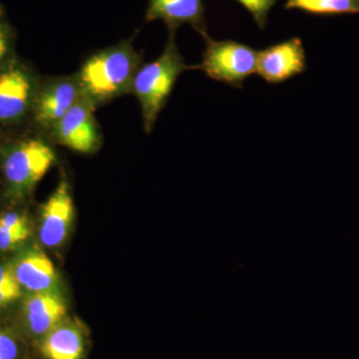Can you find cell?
Listing matches in <instances>:
<instances>
[{
    "instance_id": "cell-10",
    "label": "cell",
    "mask_w": 359,
    "mask_h": 359,
    "mask_svg": "<svg viewBox=\"0 0 359 359\" xmlns=\"http://www.w3.org/2000/svg\"><path fill=\"white\" fill-rule=\"evenodd\" d=\"M22 314L28 334L40 339L66 320L67 306L55 292H35L26 297Z\"/></svg>"
},
{
    "instance_id": "cell-2",
    "label": "cell",
    "mask_w": 359,
    "mask_h": 359,
    "mask_svg": "<svg viewBox=\"0 0 359 359\" xmlns=\"http://www.w3.org/2000/svg\"><path fill=\"white\" fill-rule=\"evenodd\" d=\"M199 69V65H187L176 44V32L169 30L162 54L147 65H142L135 75L131 94L141 106L142 120L146 133H152L160 113L171 96L182 73Z\"/></svg>"
},
{
    "instance_id": "cell-1",
    "label": "cell",
    "mask_w": 359,
    "mask_h": 359,
    "mask_svg": "<svg viewBox=\"0 0 359 359\" xmlns=\"http://www.w3.org/2000/svg\"><path fill=\"white\" fill-rule=\"evenodd\" d=\"M141 66L142 56L135 50L132 39L95 52L76 74L82 96L96 109L131 94L135 75Z\"/></svg>"
},
{
    "instance_id": "cell-12",
    "label": "cell",
    "mask_w": 359,
    "mask_h": 359,
    "mask_svg": "<svg viewBox=\"0 0 359 359\" xmlns=\"http://www.w3.org/2000/svg\"><path fill=\"white\" fill-rule=\"evenodd\" d=\"M11 266L21 287L32 294L55 292L57 273L51 259L41 250L34 248L25 250Z\"/></svg>"
},
{
    "instance_id": "cell-8",
    "label": "cell",
    "mask_w": 359,
    "mask_h": 359,
    "mask_svg": "<svg viewBox=\"0 0 359 359\" xmlns=\"http://www.w3.org/2000/svg\"><path fill=\"white\" fill-rule=\"evenodd\" d=\"M306 69V50L299 37L257 51V73L269 83H283Z\"/></svg>"
},
{
    "instance_id": "cell-13",
    "label": "cell",
    "mask_w": 359,
    "mask_h": 359,
    "mask_svg": "<svg viewBox=\"0 0 359 359\" xmlns=\"http://www.w3.org/2000/svg\"><path fill=\"white\" fill-rule=\"evenodd\" d=\"M39 353L44 359H84L86 335L83 328L65 320L39 339Z\"/></svg>"
},
{
    "instance_id": "cell-18",
    "label": "cell",
    "mask_w": 359,
    "mask_h": 359,
    "mask_svg": "<svg viewBox=\"0 0 359 359\" xmlns=\"http://www.w3.org/2000/svg\"><path fill=\"white\" fill-rule=\"evenodd\" d=\"M29 229H13L0 224V252L15 249L29 237Z\"/></svg>"
},
{
    "instance_id": "cell-15",
    "label": "cell",
    "mask_w": 359,
    "mask_h": 359,
    "mask_svg": "<svg viewBox=\"0 0 359 359\" xmlns=\"http://www.w3.org/2000/svg\"><path fill=\"white\" fill-rule=\"evenodd\" d=\"M21 285L11 264H0V306H6L18 299Z\"/></svg>"
},
{
    "instance_id": "cell-9",
    "label": "cell",
    "mask_w": 359,
    "mask_h": 359,
    "mask_svg": "<svg viewBox=\"0 0 359 359\" xmlns=\"http://www.w3.org/2000/svg\"><path fill=\"white\" fill-rule=\"evenodd\" d=\"M74 219V203L69 184L62 179L41 208L40 241L45 247L55 248L67 238Z\"/></svg>"
},
{
    "instance_id": "cell-7",
    "label": "cell",
    "mask_w": 359,
    "mask_h": 359,
    "mask_svg": "<svg viewBox=\"0 0 359 359\" xmlns=\"http://www.w3.org/2000/svg\"><path fill=\"white\" fill-rule=\"evenodd\" d=\"M39 86L32 73L13 63L0 69V122L14 123L32 109Z\"/></svg>"
},
{
    "instance_id": "cell-19",
    "label": "cell",
    "mask_w": 359,
    "mask_h": 359,
    "mask_svg": "<svg viewBox=\"0 0 359 359\" xmlns=\"http://www.w3.org/2000/svg\"><path fill=\"white\" fill-rule=\"evenodd\" d=\"M11 48V32L6 20L0 13V69L4 67V61Z\"/></svg>"
},
{
    "instance_id": "cell-14",
    "label": "cell",
    "mask_w": 359,
    "mask_h": 359,
    "mask_svg": "<svg viewBox=\"0 0 359 359\" xmlns=\"http://www.w3.org/2000/svg\"><path fill=\"white\" fill-rule=\"evenodd\" d=\"M285 7L325 18L359 15V0H285Z\"/></svg>"
},
{
    "instance_id": "cell-6",
    "label": "cell",
    "mask_w": 359,
    "mask_h": 359,
    "mask_svg": "<svg viewBox=\"0 0 359 359\" xmlns=\"http://www.w3.org/2000/svg\"><path fill=\"white\" fill-rule=\"evenodd\" d=\"M82 97L76 75L49 79L39 86L35 95L32 105L35 122L50 133Z\"/></svg>"
},
{
    "instance_id": "cell-5",
    "label": "cell",
    "mask_w": 359,
    "mask_h": 359,
    "mask_svg": "<svg viewBox=\"0 0 359 359\" xmlns=\"http://www.w3.org/2000/svg\"><path fill=\"white\" fill-rule=\"evenodd\" d=\"M95 110L82 97L52 129L54 141L80 154L96 152L102 145V133L94 116Z\"/></svg>"
},
{
    "instance_id": "cell-16",
    "label": "cell",
    "mask_w": 359,
    "mask_h": 359,
    "mask_svg": "<svg viewBox=\"0 0 359 359\" xmlns=\"http://www.w3.org/2000/svg\"><path fill=\"white\" fill-rule=\"evenodd\" d=\"M237 1L249 11L257 25L261 29H264L268 23L269 11L280 0H237Z\"/></svg>"
},
{
    "instance_id": "cell-3",
    "label": "cell",
    "mask_w": 359,
    "mask_h": 359,
    "mask_svg": "<svg viewBox=\"0 0 359 359\" xmlns=\"http://www.w3.org/2000/svg\"><path fill=\"white\" fill-rule=\"evenodd\" d=\"M53 149L41 139L18 142L6 150L4 174L13 195L25 197L32 192L55 162Z\"/></svg>"
},
{
    "instance_id": "cell-17",
    "label": "cell",
    "mask_w": 359,
    "mask_h": 359,
    "mask_svg": "<svg viewBox=\"0 0 359 359\" xmlns=\"http://www.w3.org/2000/svg\"><path fill=\"white\" fill-rule=\"evenodd\" d=\"M22 344L13 332L0 328V359H21Z\"/></svg>"
},
{
    "instance_id": "cell-4",
    "label": "cell",
    "mask_w": 359,
    "mask_h": 359,
    "mask_svg": "<svg viewBox=\"0 0 359 359\" xmlns=\"http://www.w3.org/2000/svg\"><path fill=\"white\" fill-rule=\"evenodd\" d=\"M205 49L199 69L212 80L242 88L245 80L257 73V51L249 45L211 37L205 39Z\"/></svg>"
},
{
    "instance_id": "cell-11",
    "label": "cell",
    "mask_w": 359,
    "mask_h": 359,
    "mask_svg": "<svg viewBox=\"0 0 359 359\" xmlns=\"http://www.w3.org/2000/svg\"><path fill=\"white\" fill-rule=\"evenodd\" d=\"M162 20L168 29L176 32L180 26H192L204 39L209 35L205 18L204 0H148L146 22Z\"/></svg>"
}]
</instances>
